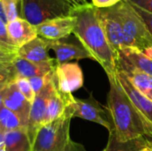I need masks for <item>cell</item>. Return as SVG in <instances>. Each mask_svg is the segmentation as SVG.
Here are the masks:
<instances>
[{
  "label": "cell",
  "instance_id": "cell-1",
  "mask_svg": "<svg viewBox=\"0 0 152 151\" xmlns=\"http://www.w3.org/2000/svg\"><path fill=\"white\" fill-rule=\"evenodd\" d=\"M72 15L76 17L73 30L82 46L104 69L108 78L116 77L118 55L111 48L100 20L97 7L87 4L76 7Z\"/></svg>",
  "mask_w": 152,
  "mask_h": 151
},
{
  "label": "cell",
  "instance_id": "cell-2",
  "mask_svg": "<svg viewBox=\"0 0 152 151\" xmlns=\"http://www.w3.org/2000/svg\"><path fill=\"white\" fill-rule=\"evenodd\" d=\"M110 91L106 109L116 139L126 142L146 136L144 124L131 101L118 84L117 77L109 79Z\"/></svg>",
  "mask_w": 152,
  "mask_h": 151
},
{
  "label": "cell",
  "instance_id": "cell-3",
  "mask_svg": "<svg viewBox=\"0 0 152 151\" xmlns=\"http://www.w3.org/2000/svg\"><path fill=\"white\" fill-rule=\"evenodd\" d=\"M117 7L122 23L126 48H136L152 59V36L141 15L126 0H122Z\"/></svg>",
  "mask_w": 152,
  "mask_h": 151
},
{
  "label": "cell",
  "instance_id": "cell-4",
  "mask_svg": "<svg viewBox=\"0 0 152 151\" xmlns=\"http://www.w3.org/2000/svg\"><path fill=\"white\" fill-rule=\"evenodd\" d=\"M74 109L69 105L64 113L53 121L44 125L37 132L32 151H64L70 140L69 127Z\"/></svg>",
  "mask_w": 152,
  "mask_h": 151
},
{
  "label": "cell",
  "instance_id": "cell-5",
  "mask_svg": "<svg viewBox=\"0 0 152 151\" xmlns=\"http://www.w3.org/2000/svg\"><path fill=\"white\" fill-rule=\"evenodd\" d=\"M76 7L71 0H20V18L37 27L49 20L72 15Z\"/></svg>",
  "mask_w": 152,
  "mask_h": 151
},
{
  "label": "cell",
  "instance_id": "cell-6",
  "mask_svg": "<svg viewBox=\"0 0 152 151\" xmlns=\"http://www.w3.org/2000/svg\"><path fill=\"white\" fill-rule=\"evenodd\" d=\"M116 77L118 84L140 115L146 129V137L152 140V101L145 97L133 85L123 71L117 69Z\"/></svg>",
  "mask_w": 152,
  "mask_h": 151
},
{
  "label": "cell",
  "instance_id": "cell-7",
  "mask_svg": "<svg viewBox=\"0 0 152 151\" xmlns=\"http://www.w3.org/2000/svg\"><path fill=\"white\" fill-rule=\"evenodd\" d=\"M97 12L108 41L118 55L119 52L126 48V44L117 4L109 8H97Z\"/></svg>",
  "mask_w": 152,
  "mask_h": 151
},
{
  "label": "cell",
  "instance_id": "cell-8",
  "mask_svg": "<svg viewBox=\"0 0 152 151\" xmlns=\"http://www.w3.org/2000/svg\"><path fill=\"white\" fill-rule=\"evenodd\" d=\"M55 85H56V77H54L53 79L48 85H46L38 94L36 95L35 100L31 104L29 118L27 126V133L32 146L35 142V138L37 136L38 130L44 125L47 103Z\"/></svg>",
  "mask_w": 152,
  "mask_h": 151
},
{
  "label": "cell",
  "instance_id": "cell-9",
  "mask_svg": "<svg viewBox=\"0 0 152 151\" xmlns=\"http://www.w3.org/2000/svg\"><path fill=\"white\" fill-rule=\"evenodd\" d=\"M74 109L73 117H79L104 126L109 132L112 130V125L105 110L98 101L94 97L93 93L86 100L75 98L72 103Z\"/></svg>",
  "mask_w": 152,
  "mask_h": 151
},
{
  "label": "cell",
  "instance_id": "cell-10",
  "mask_svg": "<svg viewBox=\"0 0 152 151\" xmlns=\"http://www.w3.org/2000/svg\"><path fill=\"white\" fill-rule=\"evenodd\" d=\"M54 72L57 87L62 93H71L84 85L82 69L77 62L57 64Z\"/></svg>",
  "mask_w": 152,
  "mask_h": 151
},
{
  "label": "cell",
  "instance_id": "cell-11",
  "mask_svg": "<svg viewBox=\"0 0 152 151\" xmlns=\"http://www.w3.org/2000/svg\"><path fill=\"white\" fill-rule=\"evenodd\" d=\"M75 26L76 17L69 15L49 20L36 28L38 36L50 41H58L73 33Z\"/></svg>",
  "mask_w": 152,
  "mask_h": 151
},
{
  "label": "cell",
  "instance_id": "cell-12",
  "mask_svg": "<svg viewBox=\"0 0 152 151\" xmlns=\"http://www.w3.org/2000/svg\"><path fill=\"white\" fill-rule=\"evenodd\" d=\"M4 106L12 111L19 117L22 127L27 130L31 103L19 91L14 81L4 90Z\"/></svg>",
  "mask_w": 152,
  "mask_h": 151
},
{
  "label": "cell",
  "instance_id": "cell-13",
  "mask_svg": "<svg viewBox=\"0 0 152 151\" xmlns=\"http://www.w3.org/2000/svg\"><path fill=\"white\" fill-rule=\"evenodd\" d=\"M12 64L17 77L29 79L35 77H43L54 71L57 62L55 59L45 62H34L16 56Z\"/></svg>",
  "mask_w": 152,
  "mask_h": 151
},
{
  "label": "cell",
  "instance_id": "cell-14",
  "mask_svg": "<svg viewBox=\"0 0 152 151\" xmlns=\"http://www.w3.org/2000/svg\"><path fill=\"white\" fill-rule=\"evenodd\" d=\"M117 69L123 71L133 85L145 97L152 101V77L135 69L119 56H118Z\"/></svg>",
  "mask_w": 152,
  "mask_h": 151
},
{
  "label": "cell",
  "instance_id": "cell-15",
  "mask_svg": "<svg viewBox=\"0 0 152 151\" xmlns=\"http://www.w3.org/2000/svg\"><path fill=\"white\" fill-rule=\"evenodd\" d=\"M6 27L8 36L17 50L38 36L36 26L22 18L8 22Z\"/></svg>",
  "mask_w": 152,
  "mask_h": 151
},
{
  "label": "cell",
  "instance_id": "cell-16",
  "mask_svg": "<svg viewBox=\"0 0 152 151\" xmlns=\"http://www.w3.org/2000/svg\"><path fill=\"white\" fill-rule=\"evenodd\" d=\"M48 49L54 52L56 55L57 64L67 63L72 60H82V59H91L94 60L93 56L82 46L77 44H69L65 42L50 41L47 40Z\"/></svg>",
  "mask_w": 152,
  "mask_h": 151
},
{
  "label": "cell",
  "instance_id": "cell-17",
  "mask_svg": "<svg viewBox=\"0 0 152 151\" xmlns=\"http://www.w3.org/2000/svg\"><path fill=\"white\" fill-rule=\"evenodd\" d=\"M74 100L75 97L71 93H65L61 92L56 85L51 93L47 103L44 125L48 124L61 117L64 113L66 109L74 102Z\"/></svg>",
  "mask_w": 152,
  "mask_h": 151
},
{
  "label": "cell",
  "instance_id": "cell-18",
  "mask_svg": "<svg viewBox=\"0 0 152 151\" xmlns=\"http://www.w3.org/2000/svg\"><path fill=\"white\" fill-rule=\"evenodd\" d=\"M47 40L40 36L24 44L17 50V56L34 62H45L53 60L48 54Z\"/></svg>",
  "mask_w": 152,
  "mask_h": 151
},
{
  "label": "cell",
  "instance_id": "cell-19",
  "mask_svg": "<svg viewBox=\"0 0 152 151\" xmlns=\"http://www.w3.org/2000/svg\"><path fill=\"white\" fill-rule=\"evenodd\" d=\"M118 56L123 58L140 71L152 77V59L142 51L133 47H126L119 52Z\"/></svg>",
  "mask_w": 152,
  "mask_h": 151
},
{
  "label": "cell",
  "instance_id": "cell-20",
  "mask_svg": "<svg viewBox=\"0 0 152 151\" xmlns=\"http://www.w3.org/2000/svg\"><path fill=\"white\" fill-rule=\"evenodd\" d=\"M4 146L7 151H32V145L25 128L5 133Z\"/></svg>",
  "mask_w": 152,
  "mask_h": 151
},
{
  "label": "cell",
  "instance_id": "cell-21",
  "mask_svg": "<svg viewBox=\"0 0 152 151\" xmlns=\"http://www.w3.org/2000/svg\"><path fill=\"white\" fill-rule=\"evenodd\" d=\"M151 144V140L146 136H142L126 142H120L116 139L115 133L111 130L109 132V141L107 151H139L145 146Z\"/></svg>",
  "mask_w": 152,
  "mask_h": 151
},
{
  "label": "cell",
  "instance_id": "cell-22",
  "mask_svg": "<svg viewBox=\"0 0 152 151\" xmlns=\"http://www.w3.org/2000/svg\"><path fill=\"white\" fill-rule=\"evenodd\" d=\"M23 128L19 117L10 109L3 106L0 109V131L7 133Z\"/></svg>",
  "mask_w": 152,
  "mask_h": 151
},
{
  "label": "cell",
  "instance_id": "cell-23",
  "mask_svg": "<svg viewBox=\"0 0 152 151\" xmlns=\"http://www.w3.org/2000/svg\"><path fill=\"white\" fill-rule=\"evenodd\" d=\"M17 77L12 62L0 61V91L6 88Z\"/></svg>",
  "mask_w": 152,
  "mask_h": 151
},
{
  "label": "cell",
  "instance_id": "cell-24",
  "mask_svg": "<svg viewBox=\"0 0 152 151\" xmlns=\"http://www.w3.org/2000/svg\"><path fill=\"white\" fill-rule=\"evenodd\" d=\"M8 22L20 18V0H1Z\"/></svg>",
  "mask_w": 152,
  "mask_h": 151
},
{
  "label": "cell",
  "instance_id": "cell-25",
  "mask_svg": "<svg viewBox=\"0 0 152 151\" xmlns=\"http://www.w3.org/2000/svg\"><path fill=\"white\" fill-rule=\"evenodd\" d=\"M7 24L0 19V47L6 53H16L17 49L12 44L7 32Z\"/></svg>",
  "mask_w": 152,
  "mask_h": 151
},
{
  "label": "cell",
  "instance_id": "cell-26",
  "mask_svg": "<svg viewBox=\"0 0 152 151\" xmlns=\"http://www.w3.org/2000/svg\"><path fill=\"white\" fill-rule=\"evenodd\" d=\"M54 77H55V72L53 71V72H51L45 76H43V77H35L29 78L28 81H29V84H30L35 94L36 95L38 94L42 91V89L53 79Z\"/></svg>",
  "mask_w": 152,
  "mask_h": 151
},
{
  "label": "cell",
  "instance_id": "cell-27",
  "mask_svg": "<svg viewBox=\"0 0 152 151\" xmlns=\"http://www.w3.org/2000/svg\"><path fill=\"white\" fill-rule=\"evenodd\" d=\"M14 82H15L19 91L22 93V95L32 104L34 100H35L36 94L32 90V87H31V85L29 84L28 79L24 78V77H17L16 79L14 80Z\"/></svg>",
  "mask_w": 152,
  "mask_h": 151
},
{
  "label": "cell",
  "instance_id": "cell-28",
  "mask_svg": "<svg viewBox=\"0 0 152 151\" xmlns=\"http://www.w3.org/2000/svg\"><path fill=\"white\" fill-rule=\"evenodd\" d=\"M131 4L152 14V0H126Z\"/></svg>",
  "mask_w": 152,
  "mask_h": 151
},
{
  "label": "cell",
  "instance_id": "cell-29",
  "mask_svg": "<svg viewBox=\"0 0 152 151\" xmlns=\"http://www.w3.org/2000/svg\"><path fill=\"white\" fill-rule=\"evenodd\" d=\"M133 6L136 10V12L141 15L142 20H144V22H145V24H146V26H147L150 33H151V35L152 36V14L145 12V11H143V10H142V9H140V8H138V7H136V6H134V5H133Z\"/></svg>",
  "mask_w": 152,
  "mask_h": 151
},
{
  "label": "cell",
  "instance_id": "cell-30",
  "mask_svg": "<svg viewBox=\"0 0 152 151\" xmlns=\"http://www.w3.org/2000/svg\"><path fill=\"white\" fill-rule=\"evenodd\" d=\"M122 0H92V4L97 8H109L112 7Z\"/></svg>",
  "mask_w": 152,
  "mask_h": 151
},
{
  "label": "cell",
  "instance_id": "cell-31",
  "mask_svg": "<svg viewBox=\"0 0 152 151\" xmlns=\"http://www.w3.org/2000/svg\"><path fill=\"white\" fill-rule=\"evenodd\" d=\"M17 56L16 53H9L4 52L0 47V61L2 62H12L14 58Z\"/></svg>",
  "mask_w": 152,
  "mask_h": 151
},
{
  "label": "cell",
  "instance_id": "cell-32",
  "mask_svg": "<svg viewBox=\"0 0 152 151\" xmlns=\"http://www.w3.org/2000/svg\"><path fill=\"white\" fill-rule=\"evenodd\" d=\"M64 151H86V149L84 148L83 145L79 144V143H77L75 142H72L70 141L69 145L67 146L66 150Z\"/></svg>",
  "mask_w": 152,
  "mask_h": 151
},
{
  "label": "cell",
  "instance_id": "cell-33",
  "mask_svg": "<svg viewBox=\"0 0 152 151\" xmlns=\"http://www.w3.org/2000/svg\"><path fill=\"white\" fill-rule=\"evenodd\" d=\"M0 19H1L4 23L8 24V20H7L6 15H5V12H4V6H3V4H2L1 1H0Z\"/></svg>",
  "mask_w": 152,
  "mask_h": 151
},
{
  "label": "cell",
  "instance_id": "cell-34",
  "mask_svg": "<svg viewBox=\"0 0 152 151\" xmlns=\"http://www.w3.org/2000/svg\"><path fill=\"white\" fill-rule=\"evenodd\" d=\"M71 1L74 3V4H75L77 7L82 6V5H85V4H88V2H87L86 0H71Z\"/></svg>",
  "mask_w": 152,
  "mask_h": 151
},
{
  "label": "cell",
  "instance_id": "cell-35",
  "mask_svg": "<svg viewBox=\"0 0 152 151\" xmlns=\"http://www.w3.org/2000/svg\"><path fill=\"white\" fill-rule=\"evenodd\" d=\"M4 146V133L0 131V148Z\"/></svg>",
  "mask_w": 152,
  "mask_h": 151
},
{
  "label": "cell",
  "instance_id": "cell-36",
  "mask_svg": "<svg viewBox=\"0 0 152 151\" xmlns=\"http://www.w3.org/2000/svg\"><path fill=\"white\" fill-rule=\"evenodd\" d=\"M4 90H5V88L4 90L0 91V109L4 106Z\"/></svg>",
  "mask_w": 152,
  "mask_h": 151
},
{
  "label": "cell",
  "instance_id": "cell-37",
  "mask_svg": "<svg viewBox=\"0 0 152 151\" xmlns=\"http://www.w3.org/2000/svg\"><path fill=\"white\" fill-rule=\"evenodd\" d=\"M139 151H152V146L150 144V145H148V146L143 147L142 149H141Z\"/></svg>",
  "mask_w": 152,
  "mask_h": 151
},
{
  "label": "cell",
  "instance_id": "cell-38",
  "mask_svg": "<svg viewBox=\"0 0 152 151\" xmlns=\"http://www.w3.org/2000/svg\"><path fill=\"white\" fill-rule=\"evenodd\" d=\"M0 151H7L6 150V149H5V146L1 147V148H0Z\"/></svg>",
  "mask_w": 152,
  "mask_h": 151
},
{
  "label": "cell",
  "instance_id": "cell-39",
  "mask_svg": "<svg viewBox=\"0 0 152 151\" xmlns=\"http://www.w3.org/2000/svg\"><path fill=\"white\" fill-rule=\"evenodd\" d=\"M102 151H107V149L105 148V149H104V150H102Z\"/></svg>",
  "mask_w": 152,
  "mask_h": 151
},
{
  "label": "cell",
  "instance_id": "cell-40",
  "mask_svg": "<svg viewBox=\"0 0 152 151\" xmlns=\"http://www.w3.org/2000/svg\"><path fill=\"white\" fill-rule=\"evenodd\" d=\"M151 145L152 146V140H151Z\"/></svg>",
  "mask_w": 152,
  "mask_h": 151
},
{
  "label": "cell",
  "instance_id": "cell-41",
  "mask_svg": "<svg viewBox=\"0 0 152 151\" xmlns=\"http://www.w3.org/2000/svg\"><path fill=\"white\" fill-rule=\"evenodd\" d=\"M0 1H1V0H0Z\"/></svg>",
  "mask_w": 152,
  "mask_h": 151
}]
</instances>
